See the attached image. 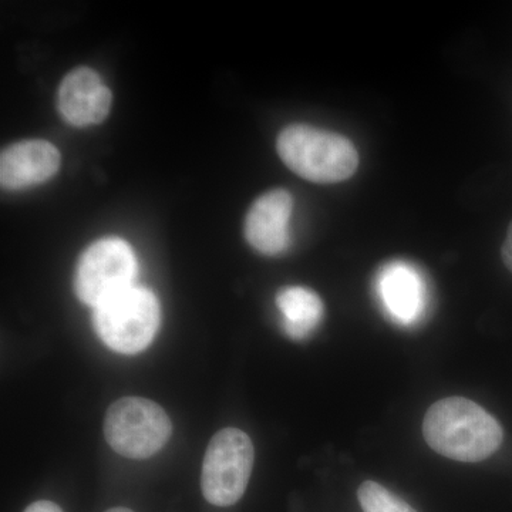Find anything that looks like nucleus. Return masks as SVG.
<instances>
[{
	"instance_id": "f257e3e1",
	"label": "nucleus",
	"mask_w": 512,
	"mask_h": 512,
	"mask_svg": "<svg viewBox=\"0 0 512 512\" xmlns=\"http://www.w3.org/2000/svg\"><path fill=\"white\" fill-rule=\"evenodd\" d=\"M423 436L440 456L461 463H480L501 447L504 431L480 404L454 396L427 410Z\"/></svg>"
},
{
	"instance_id": "f03ea898",
	"label": "nucleus",
	"mask_w": 512,
	"mask_h": 512,
	"mask_svg": "<svg viewBox=\"0 0 512 512\" xmlns=\"http://www.w3.org/2000/svg\"><path fill=\"white\" fill-rule=\"evenodd\" d=\"M276 148L289 170L312 183H342L359 167V154L352 141L308 124L285 127Z\"/></svg>"
},
{
	"instance_id": "7ed1b4c3",
	"label": "nucleus",
	"mask_w": 512,
	"mask_h": 512,
	"mask_svg": "<svg viewBox=\"0 0 512 512\" xmlns=\"http://www.w3.org/2000/svg\"><path fill=\"white\" fill-rule=\"evenodd\" d=\"M161 308L157 296L140 286H131L94 308L93 323L104 345L123 355L146 350L160 328Z\"/></svg>"
},
{
	"instance_id": "20e7f679",
	"label": "nucleus",
	"mask_w": 512,
	"mask_h": 512,
	"mask_svg": "<svg viewBox=\"0 0 512 512\" xmlns=\"http://www.w3.org/2000/svg\"><path fill=\"white\" fill-rule=\"evenodd\" d=\"M173 423L163 407L143 397H123L111 404L104 421L107 443L120 456L143 460L170 440Z\"/></svg>"
},
{
	"instance_id": "39448f33",
	"label": "nucleus",
	"mask_w": 512,
	"mask_h": 512,
	"mask_svg": "<svg viewBox=\"0 0 512 512\" xmlns=\"http://www.w3.org/2000/svg\"><path fill=\"white\" fill-rule=\"evenodd\" d=\"M254 461V444L247 433L234 427L218 431L208 444L202 463L205 500L217 507L237 504L247 491Z\"/></svg>"
},
{
	"instance_id": "423d86ee",
	"label": "nucleus",
	"mask_w": 512,
	"mask_h": 512,
	"mask_svg": "<svg viewBox=\"0 0 512 512\" xmlns=\"http://www.w3.org/2000/svg\"><path fill=\"white\" fill-rule=\"evenodd\" d=\"M137 259L133 249L120 238H104L80 256L74 274V291L86 305H101L134 286Z\"/></svg>"
},
{
	"instance_id": "0eeeda50",
	"label": "nucleus",
	"mask_w": 512,
	"mask_h": 512,
	"mask_svg": "<svg viewBox=\"0 0 512 512\" xmlns=\"http://www.w3.org/2000/svg\"><path fill=\"white\" fill-rule=\"evenodd\" d=\"M113 96L100 74L90 67H77L64 77L57 106L67 123L76 127L103 123L109 116Z\"/></svg>"
},
{
	"instance_id": "6e6552de",
	"label": "nucleus",
	"mask_w": 512,
	"mask_h": 512,
	"mask_svg": "<svg viewBox=\"0 0 512 512\" xmlns=\"http://www.w3.org/2000/svg\"><path fill=\"white\" fill-rule=\"evenodd\" d=\"M293 198L282 188L256 198L245 218V238L252 248L264 255H279L289 247V221Z\"/></svg>"
},
{
	"instance_id": "1a4fd4ad",
	"label": "nucleus",
	"mask_w": 512,
	"mask_h": 512,
	"mask_svg": "<svg viewBox=\"0 0 512 512\" xmlns=\"http://www.w3.org/2000/svg\"><path fill=\"white\" fill-rule=\"evenodd\" d=\"M62 157L46 140L12 144L0 156V184L5 190H22L45 183L59 171Z\"/></svg>"
},
{
	"instance_id": "9d476101",
	"label": "nucleus",
	"mask_w": 512,
	"mask_h": 512,
	"mask_svg": "<svg viewBox=\"0 0 512 512\" xmlns=\"http://www.w3.org/2000/svg\"><path fill=\"white\" fill-rule=\"evenodd\" d=\"M377 291L384 309L402 325H413L426 311V282L420 272L406 262L384 266L377 278Z\"/></svg>"
},
{
	"instance_id": "9b49d317",
	"label": "nucleus",
	"mask_w": 512,
	"mask_h": 512,
	"mask_svg": "<svg viewBox=\"0 0 512 512\" xmlns=\"http://www.w3.org/2000/svg\"><path fill=\"white\" fill-rule=\"evenodd\" d=\"M276 305L284 316L282 326L286 335L295 340L308 338L325 313L322 299L302 286L281 289L276 295Z\"/></svg>"
},
{
	"instance_id": "f8f14e48",
	"label": "nucleus",
	"mask_w": 512,
	"mask_h": 512,
	"mask_svg": "<svg viewBox=\"0 0 512 512\" xmlns=\"http://www.w3.org/2000/svg\"><path fill=\"white\" fill-rule=\"evenodd\" d=\"M357 498L365 512H419L376 481H365L360 485Z\"/></svg>"
},
{
	"instance_id": "ddd939ff",
	"label": "nucleus",
	"mask_w": 512,
	"mask_h": 512,
	"mask_svg": "<svg viewBox=\"0 0 512 512\" xmlns=\"http://www.w3.org/2000/svg\"><path fill=\"white\" fill-rule=\"evenodd\" d=\"M501 256H503L505 266L512 272V221L510 227H508L503 248H501Z\"/></svg>"
},
{
	"instance_id": "4468645a",
	"label": "nucleus",
	"mask_w": 512,
	"mask_h": 512,
	"mask_svg": "<svg viewBox=\"0 0 512 512\" xmlns=\"http://www.w3.org/2000/svg\"><path fill=\"white\" fill-rule=\"evenodd\" d=\"M25 512H63L59 505L52 503V501H36L26 508Z\"/></svg>"
},
{
	"instance_id": "2eb2a0df",
	"label": "nucleus",
	"mask_w": 512,
	"mask_h": 512,
	"mask_svg": "<svg viewBox=\"0 0 512 512\" xmlns=\"http://www.w3.org/2000/svg\"><path fill=\"white\" fill-rule=\"evenodd\" d=\"M106 512H134V511L128 510V508H124V507H116V508H111V510H107Z\"/></svg>"
}]
</instances>
